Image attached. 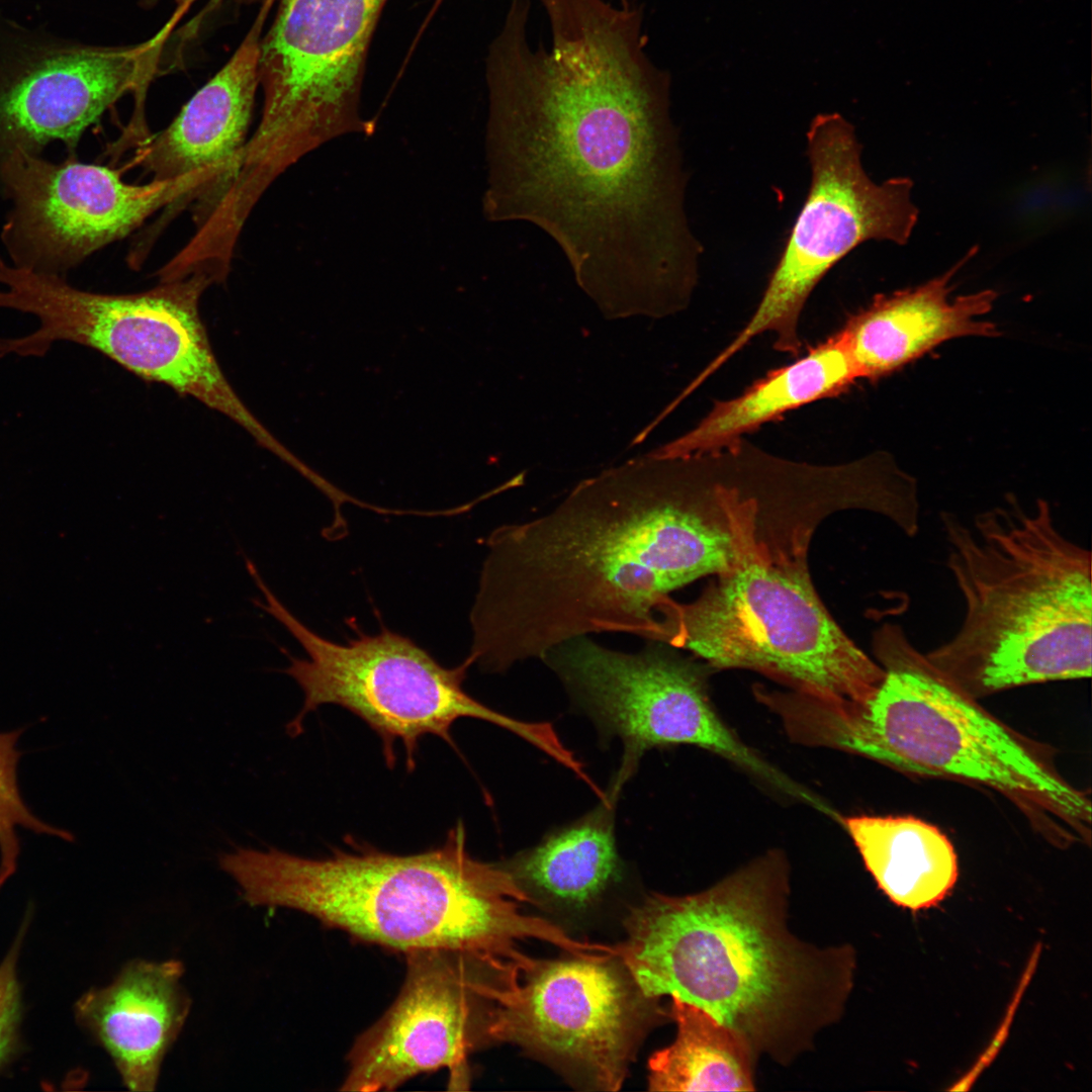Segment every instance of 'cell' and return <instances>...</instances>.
I'll return each mask as SVG.
<instances>
[{
    "label": "cell",
    "instance_id": "6da1fadb",
    "mask_svg": "<svg viewBox=\"0 0 1092 1092\" xmlns=\"http://www.w3.org/2000/svg\"><path fill=\"white\" fill-rule=\"evenodd\" d=\"M550 49L512 0L486 57L485 210L525 218L562 246L600 301L668 290L697 273L669 119L670 76L646 51L643 8L540 0Z\"/></svg>",
    "mask_w": 1092,
    "mask_h": 1092
},
{
    "label": "cell",
    "instance_id": "7a4b0ae2",
    "mask_svg": "<svg viewBox=\"0 0 1092 1092\" xmlns=\"http://www.w3.org/2000/svg\"><path fill=\"white\" fill-rule=\"evenodd\" d=\"M715 472L711 452L647 453L580 481L548 513L493 530L470 613L475 663L505 672L601 633L656 641L669 594L733 561L722 514L712 521Z\"/></svg>",
    "mask_w": 1092,
    "mask_h": 1092
},
{
    "label": "cell",
    "instance_id": "3957f363",
    "mask_svg": "<svg viewBox=\"0 0 1092 1092\" xmlns=\"http://www.w3.org/2000/svg\"><path fill=\"white\" fill-rule=\"evenodd\" d=\"M789 890L786 858L775 850L700 893H652L626 916L618 957L646 996L695 1004L756 1059L788 1065L840 1019L855 968L850 946L793 934Z\"/></svg>",
    "mask_w": 1092,
    "mask_h": 1092
},
{
    "label": "cell",
    "instance_id": "277c9868",
    "mask_svg": "<svg viewBox=\"0 0 1092 1092\" xmlns=\"http://www.w3.org/2000/svg\"><path fill=\"white\" fill-rule=\"evenodd\" d=\"M346 845L321 858L239 848L221 854L219 866L252 906L298 910L404 954L469 952L506 978L534 964L519 949L525 939L581 948L560 927L520 911L529 898L498 862L471 856L461 821L440 846L419 853L393 854L350 836Z\"/></svg>",
    "mask_w": 1092,
    "mask_h": 1092
},
{
    "label": "cell",
    "instance_id": "5b68a950",
    "mask_svg": "<svg viewBox=\"0 0 1092 1092\" xmlns=\"http://www.w3.org/2000/svg\"><path fill=\"white\" fill-rule=\"evenodd\" d=\"M777 475L747 460L725 465L717 505L731 533L733 561L693 602L667 598L657 610L658 637L717 668H748L828 701L864 702L884 669L832 619L809 572L811 532L796 527L764 535L762 496Z\"/></svg>",
    "mask_w": 1092,
    "mask_h": 1092
},
{
    "label": "cell",
    "instance_id": "8992f818",
    "mask_svg": "<svg viewBox=\"0 0 1092 1092\" xmlns=\"http://www.w3.org/2000/svg\"><path fill=\"white\" fill-rule=\"evenodd\" d=\"M947 567L963 596L957 633L925 653L974 699L1091 675V552L1058 528L1052 508L1010 496L971 525L943 513Z\"/></svg>",
    "mask_w": 1092,
    "mask_h": 1092
},
{
    "label": "cell",
    "instance_id": "52a82bcc",
    "mask_svg": "<svg viewBox=\"0 0 1092 1092\" xmlns=\"http://www.w3.org/2000/svg\"><path fill=\"white\" fill-rule=\"evenodd\" d=\"M873 647L884 675L864 702L797 693L784 700L780 717L794 741L986 786L1090 836L1089 797L1060 775L1042 746L950 682L899 625L878 629Z\"/></svg>",
    "mask_w": 1092,
    "mask_h": 1092
},
{
    "label": "cell",
    "instance_id": "ba28073f",
    "mask_svg": "<svg viewBox=\"0 0 1092 1092\" xmlns=\"http://www.w3.org/2000/svg\"><path fill=\"white\" fill-rule=\"evenodd\" d=\"M213 281L192 274L138 293L78 289L65 277L7 266L0 308L34 315L38 328L0 338V356L42 357L57 342L96 350L145 380L190 396L243 428L287 464L296 457L247 407L224 375L199 313Z\"/></svg>",
    "mask_w": 1092,
    "mask_h": 1092
},
{
    "label": "cell",
    "instance_id": "9c48e42d",
    "mask_svg": "<svg viewBox=\"0 0 1092 1092\" xmlns=\"http://www.w3.org/2000/svg\"><path fill=\"white\" fill-rule=\"evenodd\" d=\"M249 574L265 600H253L254 605L280 622L308 655L304 659L287 653L290 664L282 670L304 694L301 710L286 725L290 736L302 732L307 714L332 704L352 712L376 732L390 768L396 759V740L405 749L410 771L416 766L419 740L425 735H436L455 748L450 730L464 717L504 728L552 758L563 754L564 744L551 724L517 720L468 695L463 689L472 665L467 658L454 668L444 667L410 638L387 629L375 635L357 632L345 644L330 641L295 618L257 568Z\"/></svg>",
    "mask_w": 1092,
    "mask_h": 1092
},
{
    "label": "cell",
    "instance_id": "30bf717a",
    "mask_svg": "<svg viewBox=\"0 0 1092 1092\" xmlns=\"http://www.w3.org/2000/svg\"><path fill=\"white\" fill-rule=\"evenodd\" d=\"M387 0H281L261 39L262 117L247 141L241 180L267 189L300 158L371 123L359 114L369 43Z\"/></svg>",
    "mask_w": 1092,
    "mask_h": 1092
},
{
    "label": "cell",
    "instance_id": "8fae6325",
    "mask_svg": "<svg viewBox=\"0 0 1092 1092\" xmlns=\"http://www.w3.org/2000/svg\"><path fill=\"white\" fill-rule=\"evenodd\" d=\"M811 184L758 305L732 341L701 371L708 379L756 337L771 333L775 350L799 355L800 317L824 275L869 240L905 245L918 220L906 177L877 184L862 168L854 127L820 113L807 131Z\"/></svg>",
    "mask_w": 1092,
    "mask_h": 1092
},
{
    "label": "cell",
    "instance_id": "7c38bea8",
    "mask_svg": "<svg viewBox=\"0 0 1092 1092\" xmlns=\"http://www.w3.org/2000/svg\"><path fill=\"white\" fill-rule=\"evenodd\" d=\"M541 660L593 721L602 741H621L623 754L610 793L621 795L647 751L676 745L710 750L788 796L796 793L797 783L722 721L702 672L666 644L650 641L639 651L626 652L580 636L554 646Z\"/></svg>",
    "mask_w": 1092,
    "mask_h": 1092
},
{
    "label": "cell",
    "instance_id": "4fadbf2b",
    "mask_svg": "<svg viewBox=\"0 0 1092 1092\" xmlns=\"http://www.w3.org/2000/svg\"><path fill=\"white\" fill-rule=\"evenodd\" d=\"M487 1042H510L589 1089L617 1091L640 1043L666 1012L616 954L535 961L496 984Z\"/></svg>",
    "mask_w": 1092,
    "mask_h": 1092
},
{
    "label": "cell",
    "instance_id": "5bb4252c",
    "mask_svg": "<svg viewBox=\"0 0 1092 1092\" xmlns=\"http://www.w3.org/2000/svg\"><path fill=\"white\" fill-rule=\"evenodd\" d=\"M215 185L205 171L128 184L120 170L80 162L76 154L54 163L16 150L0 170V195L11 201L0 238L12 265L65 277L155 212L165 209L166 220Z\"/></svg>",
    "mask_w": 1092,
    "mask_h": 1092
},
{
    "label": "cell",
    "instance_id": "9a60e30c",
    "mask_svg": "<svg viewBox=\"0 0 1092 1092\" xmlns=\"http://www.w3.org/2000/svg\"><path fill=\"white\" fill-rule=\"evenodd\" d=\"M169 28L128 47L84 44L0 15V170L52 142L69 155L128 91L146 97Z\"/></svg>",
    "mask_w": 1092,
    "mask_h": 1092
},
{
    "label": "cell",
    "instance_id": "2e32d148",
    "mask_svg": "<svg viewBox=\"0 0 1092 1092\" xmlns=\"http://www.w3.org/2000/svg\"><path fill=\"white\" fill-rule=\"evenodd\" d=\"M403 986L348 1055L343 1091H390L422 1073L449 1069L467 1083V1059L487 1042L491 989L505 983L489 963L452 949L405 954Z\"/></svg>",
    "mask_w": 1092,
    "mask_h": 1092
},
{
    "label": "cell",
    "instance_id": "e0dca14e",
    "mask_svg": "<svg viewBox=\"0 0 1092 1092\" xmlns=\"http://www.w3.org/2000/svg\"><path fill=\"white\" fill-rule=\"evenodd\" d=\"M270 3L266 2L230 61L165 129L151 133L135 152L134 162L153 175L152 180L212 173L218 194L211 212L235 178L247 143L259 85L260 35Z\"/></svg>",
    "mask_w": 1092,
    "mask_h": 1092
},
{
    "label": "cell",
    "instance_id": "ac0fdd59",
    "mask_svg": "<svg viewBox=\"0 0 1092 1092\" xmlns=\"http://www.w3.org/2000/svg\"><path fill=\"white\" fill-rule=\"evenodd\" d=\"M178 961L128 963L106 987L84 994L78 1021L111 1057L131 1091H153L190 1009Z\"/></svg>",
    "mask_w": 1092,
    "mask_h": 1092
},
{
    "label": "cell",
    "instance_id": "d6986e66",
    "mask_svg": "<svg viewBox=\"0 0 1092 1092\" xmlns=\"http://www.w3.org/2000/svg\"><path fill=\"white\" fill-rule=\"evenodd\" d=\"M961 262L939 277L913 288L879 294L848 316L839 330L859 379L891 374L936 346L962 337H997L996 325L979 320L994 305L997 293L983 290L950 299V284Z\"/></svg>",
    "mask_w": 1092,
    "mask_h": 1092
},
{
    "label": "cell",
    "instance_id": "ffe728a7",
    "mask_svg": "<svg viewBox=\"0 0 1092 1092\" xmlns=\"http://www.w3.org/2000/svg\"><path fill=\"white\" fill-rule=\"evenodd\" d=\"M858 379L837 331L796 361L769 371L741 394L714 402L693 429L649 454L679 457L720 449L791 411L840 394Z\"/></svg>",
    "mask_w": 1092,
    "mask_h": 1092
},
{
    "label": "cell",
    "instance_id": "44dd1931",
    "mask_svg": "<svg viewBox=\"0 0 1092 1092\" xmlns=\"http://www.w3.org/2000/svg\"><path fill=\"white\" fill-rule=\"evenodd\" d=\"M619 797L608 792L576 820L547 832L538 843L499 863L529 898L581 908L622 880L615 812Z\"/></svg>",
    "mask_w": 1092,
    "mask_h": 1092
},
{
    "label": "cell",
    "instance_id": "7402d4cb",
    "mask_svg": "<svg viewBox=\"0 0 1092 1092\" xmlns=\"http://www.w3.org/2000/svg\"><path fill=\"white\" fill-rule=\"evenodd\" d=\"M867 870L897 905L931 907L958 878L954 848L936 826L912 816L841 818Z\"/></svg>",
    "mask_w": 1092,
    "mask_h": 1092
},
{
    "label": "cell",
    "instance_id": "603a6c76",
    "mask_svg": "<svg viewBox=\"0 0 1092 1092\" xmlns=\"http://www.w3.org/2000/svg\"><path fill=\"white\" fill-rule=\"evenodd\" d=\"M671 997L674 1041L648 1062L650 1091H752L756 1057L744 1038L699 1006Z\"/></svg>",
    "mask_w": 1092,
    "mask_h": 1092
},
{
    "label": "cell",
    "instance_id": "cb8c5ba5",
    "mask_svg": "<svg viewBox=\"0 0 1092 1092\" xmlns=\"http://www.w3.org/2000/svg\"><path fill=\"white\" fill-rule=\"evenodd\" d=\"M23 728L0 733V887L16 872L20 852L17 828L73 841L70 831L55 827L31 812L21 797L17 767L21 751L17 741Z\"/></svg>",
    "mask_w": 1092,
    "mask_h": 1092
},
{
    "label": "cell",
    "instance_id": "d4e9b609",
    "mask_svg": "<svg viewBox=\"0 0 1092 1092\" xmlns=\"http://www.w3.org/2000/svg\"><path fill=\"white\" fill-rule=\"evenodd\" d=\"M26 924H23L9 953L0 965V1067L14 1054L18 1043L20 990L16 964Z\"/></svg>",
    "mask_w": 1092,
    "mask_h": 1092
}]
</instances>
